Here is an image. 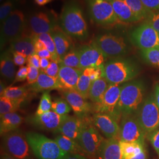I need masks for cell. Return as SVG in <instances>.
<instances>
[{"mask_svg": "<svg viewBox=\"0 0 159 159\" xmlns=\"http://www.w3.org/2000/svg\"><path fill=\"white\" fill-rule=\"evenodd\" d=\"M99 157L101 159H123V153L119 138L105 139Z\"/></svg>", "mask_w": 159, "mask_h": 159, "instance_id": "cell-24", "label": "cell"}, {"mask_svg": "<svg viewBox=\"0 0 159 159\" xmlns=\"http://www.w3.org/2000/svg\"><path fill=\"white\" fill-rule=\"evenodd\" d=\"M28 66V75H27V83L30 84H33L35 83L38 79L40 74V69L36 68L31 66Z\"/></svg>", "mask_w": 159, "mask_h": 159, "instance_id": "cell-42", "label": "cell"}, {"mask_svg": "<svg viewBox=\"0 0 159 159\" xmlns=\"http://www.w3.org/2000/svg\"><path fill=\"white\" fill-rule=\"evenodd\" d=\"M108 85V82L103 77L91 83L89 93V98L94 104H98L102 102Z\"/></svg>", "mask_w": 159, "mask_h": 159, "instance_id": "cell-28", "label": "cell"}, {"mask_svg": "<svg viewBox=\"0 0 159 159\" xmlns=\"http://www.w3.org/2000/svg\"><path fill=\"white\" fill-rule=\"evenodd\" d=\"M67 116H60L50 111L40 115L30 116L26 118L25 122L39 130L56 132Z\"/></svg>", "mask_w": 159, "mask_h": 159, "instance_id": "cell-16", "label": "cell"}, {"mask_svg": "<svg viewBox=\"0 0 159 159\" xmlns=\"http://www.w3.org/2000/svg\"><path fill=\"white\" fill-rule=\"evenodd\" d=\"M6 87H5V85L4 84L3 82H2V81H1V89H0V93L1 94L3 93V91H4V90L6 89Z\"/></svg>", "mask_w": 159, "mask_h": 159, "instance_id": "cell-57", "label": "cell"}, {"mask_svg": "<svg viewBox=\"0 0 159 159\" xmlns=\"http://www.w3.org/2000/svg\"><path fill=\"white\" fill-rule=\"evenodd\" d=\"M24 119L20 114L16 113L6 114L1 116L0 119V133L1 136L7 133L17 130L21 125Z\"/></svg>", "mask_w": 159, "mask_h": 159, "instance_id": "cell-26", "label": "cell"}, {"mask_svg": "<svg viewBox=\"0 0 159 159\" xmlns=\"http://www.w3.org/2000/svg\"><path fill=\"white\" fill-rule=\"evenodd\" d=\"M144 91L141 80H133L122 84L117 108L121 117L136 112L143 102Z\"/></svg>", "mask_w": 159, "mask_h": 159, "instance_id": "cell-3", "label": "cell"}, {"mask_svg": "<svg viewBox=\"0 0 159 159\" xmlns=\"http://www.w3.org/2000/svg\"><path fill=\"white\" fill-rule=\"evenodd\" d=\"M35 2L40 6H44L51 2L52 0H34Z\"/></svg>", "mask_w": 159, "mask_h": 159, "instance_id": "cell-55", "label": "cell"}, {"mask_svg": "<svg viewBox=\"0 0 159 159\" xmlns=\"http://www.w3.org/2000/svg\"><path fill=\"white\" fill-rule=\"evenodd\" d=\"M16 2L14 1H8L1 4L0 7V20L2 23L8 17L14 10Z\"/></svg>", "mask_w": 159, "mask_h": 159, "instance_id": "cell-40", "label": "cell"}, {"mask_svg": "<svg viewBox=\"0 0 159 159\" xmlns=\"http://www.w3.org/2000/svg\"><path fill=\"white\" fill-rule=\"evenodd\" d=\"M147 136L159 156V129L148 134Z\"/></svg>", "mask_w": 159, "mask_h": 159, "instance_id": "cell-44", "label": "cell"}, {"mask_svg": "<svg viewBox=\"0 0 159 159\" xmlns=\"http://www.w3.org/2000/svg\"><path fill=\"white\" fill-rule=\"evenodd\" d=\"M51 59L46 58H40V70L44 71L47 68L51 63Z\"/></svg>", "mask_w": 159, "mask_h": 159, "instance_id": "cell-50", "label": "cell"}, {"mask_svg": "<svg viewBox=\"0 0 159 159\" xmlns=\"http://www.w3.org/2000/svg\"><path fill=\"white\" fill-rule=\"evenodd\" d=\"M28 88L30 91L35 93L54 89L61 90L57 79L51 77L41 70H40V74L37 81L33 84H30Z\"/></svg>", "mask_w": 159, "mask_h": 159, "instance_id": "cell-25", "label": "cell"}, {"mask_svg": "<svg viewBox=\"0 0 159 159\" xmlns=\"http://www.w3.org/2000/svg\"><path fill=\"white\" fill-rule=\"evenodd\" d=\"M84 118L68 115L56 132L77 142L84 125Z\"/></svg>", "mask_w": 159, "mask_h": 159, "instance_id": "cell-20", "label": "cell"}, {"mask_svg": "<svg viewBox=\"0 0 159 159\" xmlns=\"http://www.w3.org/2000/svg\"><path fill=\"white\" fill-rule=\"evenodd\" d=\"M26 20L23 12L14 10L1 24V49L24 35Z\"/></svg>", "mask_w": 159, "mask_h": 159, "instance_id": "cell-7", "label": "cell"}, {"mask_svg": "<svg viewBox=\"0 0 159 159\" xmlns=\"http://www.w3.org/2000/svg\"><path fill=\"white\" fill-rule=\"evenodd\" d=\"M50 34L55 44L57 54L61 60L74 47L71 37L66 34L59 25L52 30Z\"/></svg>", "mask_w": 159, "mask_h": 159, "instance_id": "cell-21", "label": "cell"}, {"mask_svg": "<svg viewBox=\"0 0 159 159\" xmlns=\"http://www.w3.org/2000/svg\"><path fill=\"white\" fill-rule=\"evenodd\" d=\"M145 22L150 24L159 33V11L153 12V13L145 20Z\"/></svg>", "mask_w": 159, "mask_h": 159, "instance_id": "cell-43", "label": "cell"}, {"mask_svg": "<svg viewBox=\"0 0 159 159\" xmlns=\"http://www.w3.org/2000/svg\"><path fill=\"white\" fill-rule=\"evenodd\" d=\"M104 139L94 125L92 120L84 118V125L80 134L77 143L83 150L85 156L91 159H96L100 156Z\"/></svg>", "mask_w": 159, "mask_h": 159, "instance_id": "cell-6", "label": "cell"}, {"mask_svg": "<svg viewBox=\"0 0 159 159\" xmlns=\"http://www.w3.org/2000/svg\"><path fill=\"white\" fill-rule=\"evenodd\" d=\"M25 137L33 153L39 159H63L68 154L54 140L41 134L30 131L25 134Z\"/></svg>", "mask_w": 159, "mask_h": 159, "instance_id": "cell-4", "label": "cell"}, {"mask_svg": "<svg viewBox=\"0 0 159 159\" xmlns=\"http://www.w3.org/2000/svg\"><path fill=\"white\" fill-rule=\"evenodd\" d=\"M129 39L140 50L159 47V33L145 21L131 31Z\"/></svg>", "mask_w": 159, "mask_h": 159, "instance_id": "cell-11", "label": "cell"}, {"mask_svg": "<svg viewBox=\"0 0 159 159\" xmlns=\"http://www.w3.org/2000/svg\"><path fill=\"white\" fill-rule=\"evenodd\" d=\"M120 125L119 139L126 142L140 143L144 145L147 134L133 114L123 116Z\"/></svg>", "mask_w": 159, "mask_h": 159, "instance_id": "cell-12", "label": "cell"}, {"mask_svg": "<svg viewBox=\"0 0 159 159\" xmlns=\"http://www.w3.org/2000/svg\"><path fill=\"white\" fill-rule=\"evenodd\" d=\"M0 70L1 77L7 83L14 81L17 73L16 64L13 60L12 53L9 48L1 54Z\"/></svg>", "mask_w": 159, "mask_h": 159, "instance_id": "cell-22", "label": "cell"}, {"mask_svg": "<svg viewBox=\"0 0 159 159\" xmlns=\"http://www.w3.org/2000/svg\"><path fill=\"white\" fill-rule=\"evenodd\" d=\"M137 17L142 20H146L153 11L149 10L143 4L141 0H123Z\"/></svg>", "mask_w": 159, "mask_h": 159, "instance_id": "cell-32", "label": "cell"}, {"mask_svg": "<svg viewBox=\"0 0 159 159\" xmlns=\"http://www.w3.org/2000/svg\"><path fill=\"white\" fill-rule=\"evenodd\" d=\"M93 22L102 27H112L121 23L110 2L105 0H85Z\"/></svg>", "mask_w": 159, "mask_h": 159, "instance_id": "cell-8", "label": "cell"}, {"mask_svg": "<svg viewBox=\"0 0 159 159\" xmlns=\"http://www.w3.org/2000/svg\"><path fill=\"white\" fill-rule=\"evenodd\" d=\"M143 4L153 11H159V0H141Z\"/></svg>", "mask_w": 159, "mask_h": 159, "instance_id": "cell-47", "label": "cell"}, {"mask_svg": "<svg viewBox=\"0 0 159 159\" xmlns=\"http://www.w3.org/2000/svg\"><path fill=\"white\" fill-rule=\"evenodd\" d=\"M154 97L156 103L159 108V83L158 84H157V85H156Z\"/></svg>", "mask_w": 159, "mask_h": 159, "instance_id": "cell-54", "label": "cell"}, {"mask_svg": "<svg viewBox=\"0 0 159 159\" xmlns=\"http://www.w3.org/2000/svg\"><path fill=\"white\" fill-rule=\"evenodd\" d=\"M136 113L137 120L147 136L159 129V108L153 95L148 96Z\"/></svg>", "mask_w": 159, "mask_h": 159, "instance_id": "cell-9", "label": "cell"}, {"mask_svg": "<svg viewBox=\"0 0 159 159\" xmlns=\"http://www.w3.org/2000/svg\"><path fill=\"white\" fill-rule=\"evenodd\" d=\"M15 1L16 2V1L15 0H0V1H1V3L2 4V3H4V2H6V1ZM17 3V2H16Z\"/></svg>", "mask_w": 159, "mask_h": 159, "instance_id": "cell-59", "label": "cell"}, {"mask_svg": "<svg viewBox=\"0 0 159 159\" xmlns=\"http://www.w3.org/2000/svg\"></svg>", "mask_w": 159, "mask_h": 159, "instance_id": "cell-61", "label": "cell"}, {"mask_svg": "<svg viewBox=\"0 0 159 159\" xmlns=\"http://www.w3.org/2000/svg\"><path fill=\"white\" fill-rule=\"evenodd\" d=\"M51 110L58 115L65 116L67 115L71 111L72 108L64 98H57L52 102Z\"/></svg>", "mask_w": 159, "mask_h": 159, "instance_id": "cell-37", "label": "cell"}, {"mask_svg": "<svg viewBox=\"0 0 159 159\" xmlns=\"http://www.w3.org/2000/svg\"><path fill=\"white\" fill-rule=\"evenodd\" d=\"M93 41L107 59L125 57L130 51V41L121 34L113 33L100 34Z\"/></svg>", "mask_w": 159, "mask_h": 159, "instance_id": "cell-5", "label": "cell"}, {"mask_svg": "<svg viewBox=\"0 0 159 159\" xmlns=\"http://www.w3.org/2000/svg\"><path fill=\"white\" fill-rule=\"evenodd\" d=\"M35 54H37L40 57V58H48V59L51 60V53L47 48L42 50L41 51H38Z\"/></svg>", "mask_w": 159, "mask_h": 159, "instance_id": "cell-51", "label": "cell"}, {"mask_svg": "<svg viewBox=\"0 0 159 159\" xmlns=\"http://www.w3.org/2000/svg\"><path fill=\"white\" fill-rule=\"evenodd\" d=\"M116 16L122 23H137L142 20L132 11L123 0H113L110 2Z\"/></svg>", "mask_w": 159, "mask_h": 159, "instance_id": "cell-23", "label": "cell"}, {"mask_svg": "<svg viewBox=\"0 0 159 159\" xmlns=\"http://www.w3.org/2000/svg\"><path fill=\"white\" fill-rule=\"evenodd\" d=\"M63 159H88L80 154H68Z\"/></svg>", "mask_w": 159, "mask_h": 159, "instance_id": "cell-52", "label": "cell"}, {"mask_svg": "<svg viewBox=\"0 0 159 159\" xmlns=\"http://www.w3.org/2000/svg\"><path fill=\"white\" fill-rule=\"evenodd\" d=\"M31 37L33 40V43H34V48H35V53L37 52L38 51H41L42 50H44L46 48V47L44 46V44H43V43L42 41H41L36 36L35 34H32Z\"/></svg>", "mask_w": 159, "mask_h": 159, "instance_id": "cell-49", "label": "cell"}, {"mask_svg": "<svg viewBox=\"0 0 159 159\" xmlns=\"http://www.w3.org/2000/svg\"><path fill=\"white\" fill-rule=\"evenodd\" d=\"M130 159H148L147 157V154H146V151L145 148L142 151L138 154L136 156H135L134 157H132Z\"/></svg>", "mask_w": 159, "mask_h": 159, "instance_id": "cell-53", "label": "cell"}, {"mask_svg": "<svg viewBox=\"0 0 159 159\" xmlns=\"http://www.w3.org/2000/svg\"><path fill=\"white\" fill-rule=\"evenodd\" d=\"M28 66H23L20 67L16 73V78L14 82H21L27 79Z\"/></svg>", "mask_w": 159, "mask_h": 159, "instance_id": "cell-46", "label": "cell"}, {"mask_svg": "<svg viewBox=\"0 0 159 159\" xmlns=\"http://www.w3.org/2000/svg\"><path fill=\"white\" fill-rule=\"evenodd\" d=\"M60 70L58 75V81L61 90H76V87L83 70L71 68L60 65Z\"/></svg>", "mask_w": 159, "mask_h": 159, "instance_id": "cell-19", "label": "cell"}, {"mask_svg": "<svg viewBox=\"0 0 159 159\" xmlns=\"http://www.w3.org/2000/svg\"><path fill=\"white\" fill-rule=\"evenodd\" d=\"M105 1H108L109 2H110L111 1H113V0H105Z\"/></svg>", "mask_w": 159, "mask_h": 159, "instance_id": "cell-60", "label": "cell"}, {"mask_svg": "<svg viewBox=\"0 0 159 159\" xmlns=\"http://www.w3.org/2000/svg\"><path fill=\"white\" fill-rule=\"evenodd\" d=\"M30 90L26 87L22 86H9L6 87L3 93L1 94V97H6L11 99L14 100H24L29 96Z\"/></svg>", "mask_w": 159, "mask_h": 159, "instance_id": "cell-31", "label": "cell"}, {"mask_svg": "<svg viewBox=\"0 0 159 159\" xmlns=\"http://www.w3.org/2000/svg\"><path fill=\"white\" fill-rule=\"evenodd\" d=\"M9 49L11 52H21L27 57L35 54L33 40L31 35H24L16 40L12 41L10 43Z\"/></svg>", "mask_w": 159, "mask_h": 159, "instance_id": "cell-27", "label": "cell"}, {"mask_svg": "<svg viewBox=\"0 0 159 159\" xmlns=\"http://www.w3.org/2000/svg\"><path fill=\"white\" fill-rule=\"evenodd\" d=\"M27 66H31L40 69V58L37 54H34L27 58Z\"/></svg>", "mask_w": 159, "mask_h": 159, "instance_id": "cell-48", "label": "cell"}, {"mask_svg": "<svg viewBox=\"0 0 159 159\" xmlns=\"http://www.w3.org/2000/svg\"><path fill=\"white\" fill-rule=\"evenodd\" d=\"M80 69L100 67L107 61V58L93 41L88 44L79 47Z\"/></svg>", "mask_w": 159, "mask_h": 159, "instance_id": "cell-13", "label": "cell"}, {"mask_svg": "<svg viewBox=\"0 0 159 159\" xmlns=\"http://www.w3.org/2000/svg\"><path fill=\"white\" fill-rule=\"evenodd\" d=\"M16 2L17 3H21V4H23V3H25V1L26 0H15Z\"/></svg>", "mask_w": 159, "mask_h": 159, "instance_id": "cell-58", "label": "cell"}, {"mask_svg": "<svg viewBox=\"0 0 159 159\" xmlns=\"http://www.w3.org/2000/svg\"><path fill=\"white\" fill-rule=\"evenodd\" d=\"M91 83L92 81L90 77L83 73L80 77L75 91H77L85 98H89V93Z\"/></svg>", "mask_w": 159, "mask_h": 159, "instance_id": "cell-38", "label": "cell"}, {"mask_svg": "<svg viewBox=\"0 0 159 159\" xmlns=\"http://www.w3.org/2000/svg\"><path fill=\"white\" fill-rule=\"evenodd\" d=\"M120 144L123 153V159H131L140 153L145 148L144 145L142 144L121 140H120Z\"/></svg>", "mask_w": 159, "mask_h": 159, "instance_id": "cell-30", "label": "cell"}, {"mask_svg": "<svg viewBox=\"0 0 159 159\" xmlns=\"http://www.w3.org/2000/svg\"><path fill=\"white\" fill-rule=\"evenodd\" d=\"M143 60L149 65L159 68V47L141 50Z\"/></svg>", "mask_w": 159, "mask_h": 159, "instance_id": "cell-36", "label": "cell"}, {"mask_svg": "<svg viewBox=\"0 0 159 159\" xmlns=\"http://www.w3.org/2000/svg\"><path fill=\"white\" fill-rule=\"evenodd\" d=\"M54 140L60 148L67 153L80 154L85 156L79 143L73 139L63 134H60L55 138Z\"/></svg>", "mask_w": 159, "mask_h": 159, "instance_id": "cell-29", "label": "cell"}, {"mask_svg": "<svg viewBox=\"0 0 159 159\" xmlns=\"http://www.w3.org/2000/svg\"><path fill=\"white\" fill-rule=\"evenodd\" d=\"M64 99L68 102L72 110L78 117H86L87 114L93 110V107L87 98L74 90H60Z\"/></svg>", "mask_w": 159, "mask_h": 159, "instance_id": "cell-18", "label": "cell"}, {"mask_svg": "<svg viewBox=\"0 0 159 159\" xmlns=\"http://www.w3.org/2000/svg\"><path fill=\"white\" fill-rule=\"evenodd\" d=\"M13 60L16 66L21 67L25 64L27 63V58L28 57L25 54L18 52H12Z\"/></svg>", "mask_w": 159, "mask_h": 159, "instance_id": "cell-45", "label": "cell"}, {"mask_svg": "<svg viewBox=\"0 0 159 159\" xmlns=\"http://www.w3.org/2000/svg\"><path fill=\"white\" fill-rule=\"evenodd\" d=\"M29 27L31 34L50 33L58 25L56 15L51 12H39L29 18Z\"/></svg>", "mask_w": 159, "mask_h": 159, "instance_id": "cell-15", "label": "cell"}, {"mask_svg": "<svg viewBox=\"0 0 159 159\" xmlns=\"http://www.w3.org/2000/svg\"><path fill=\"white\" fill-rule=\"evenodd\" d=\"M60 63L51 60L49 66L43 71L51 77L57 79L60 70Z\"/></svg>", "mask_w": 159, "mask_h": 159, "instance_id": "cell-41", "label": "cell"}, {"mask_svg": "<svg viewBox=\"0 0 159 159\" xmlns=\"http://www.w3.org/2000/svg\"><path fill=\"white\" fill-rule=\"evenodd\" d=\"M2 146L7 153L17 159H30V146L20 131L15 130L4 134Z\"/></svg>", "mask_w": 159, "mask_h": 159, "instance_id": "cell-10", "label": "cell"}, {"mask_svg": "<svg viewBox=\"0 0 159 159\" xmlns=\"http://www.w3.org/2000/svg\"><path fill=\"white\" fill-rule=\"evenodd\" d=\"M121 89L122 85L121 84H109L102 102L94 104L93 106V110L95 113L109 114L120 120L121 116L118 113L117 108Z\"/></svg>", "mask_w": 159, "mask_h": 159, "instance_id": "cell-14", "label": "cell"}, {"mask_svg": "<svg viewBox=\"0 0 159 159\" xmlns=\"http://www.w3.org/2000/svg\"><path fill=\"white\" fill-rule=\"evenodd\" d=\"M1 159H17L14 158V157L10 155L9 154L7 153L6 152H4L1 154Z\"/></svg>", "mask_w": 159, "mask_h": 159, "instance_id": "cell-56", "label": "cell"}, {"mask_svg": "<svg viewBox=\"0 0 159 159\" xmlns=\"http://www.w3.org/2000/svg\"><path fill=\"white\" fill-rule=\"evenodd\" d=\"M52 102L49 93L48 91L44 92L41 97L40 103L35 114L40 115L50 111L51 110Z\"/></svg>", "mask_w": 159, "mask_h": 159, "instance_id": "cell-39", "label": "cell"}, {"mask_svg": "<svg viewBox=\"0 0 159 159\" xmlns=\"http://www.w3.org/2000/svg\"><path fill=\"white\" fill-rule=\"evenodd\" d=\"M91 120L94 125L107 139L119 138L120 120L113 115L95 113Z\"/></svg>", "mask_w": 159, "mask_h": 159, "instance_id": "cell-17", "label": "cell"}, {"mask_svg": "<svg viewBox=\"0 0 159 159\" xmlns=\"http://www.w3.org/2000/svg\"><path fill=\"white\" fill-rule=\"evenodd\" d=\"M140 71L138 64L131 58L124 57L111 58L104 64L103 78L108 84L119 85L134 79Z\"/></svg>", "mask_w": 159, "mask_h": 159, "instance_id": "cell-1", "label": "cell"}, {"mask_svg": "<svg viewBox=\"0 0 159 159\" xmlns=\"http://www.w3.org/2000/svg\"><path fill=\"white\" fill-rule=\"evenodd\" d=\"M24 100H14L6 97H0V115L16 113L19 110Z\"/></svg>", "mask_w": 159, "mask_h": 159, "instance_id": "cell-33", "label": "cell"}, {"mask_svg": "<svg viewBox=\"0 0 159 159\" xmlns=\"http://www.w3.org/2000/svg\"><path fill=\"white\" fill-rule=\"evenodd\" d=\"M37 37L43 43L46 48L50 51L51 54V60L60 62V59L57 54L56 48L51 34L48 33L43 34H35Z\"/></svg>", "mask_w": 159, "mask_h": 159, "instance_id": "cell-35", "label": "cell"}, {"mask_svg": "<svg viewBox=\"0 0 159 159\" xmlns=\"http://www.w3.org/2000/svg\"><path fill=\"white\" fill-rule=\"evenodd\" d=\"M58 23L61 29L71 38L82 41L89 37L88 27L83 12L74 2L64 7Z\"/></svg>", "mask_w": 159, "mask_h": 159, "instance_id": "cell-2", "label": "cell"}, {"mask_svg": "<svg viewBox=\"0 0 159 159\" xmlns=\"http://www.w3.org/2000/svg\"><path fill=\"white\" fill-rule=\"evenodd\" d=\"M60 65L71 68H79L80 54L79 47H73L68 53L61 59Z\"/></svg>", "mask_w": 159, "mask_h": 159, "instance_id": "cell-34", "label": "cell"}]
</instances>
